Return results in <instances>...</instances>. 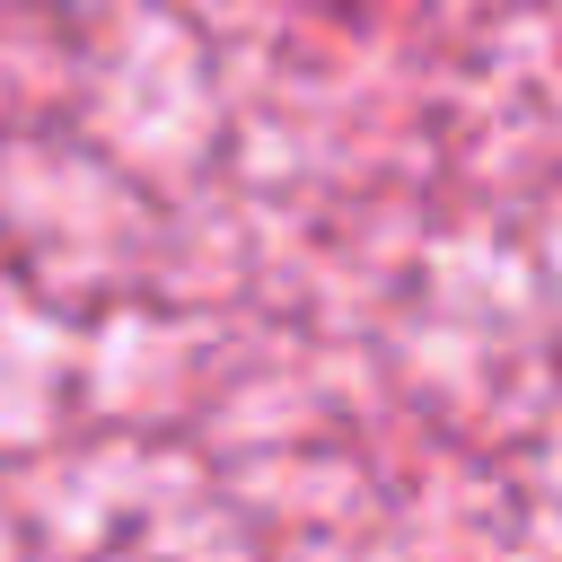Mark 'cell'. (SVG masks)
<instances>
[]
</instances>
